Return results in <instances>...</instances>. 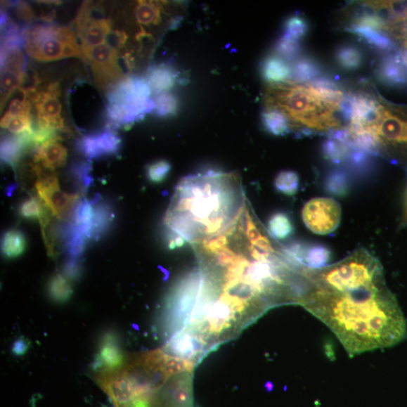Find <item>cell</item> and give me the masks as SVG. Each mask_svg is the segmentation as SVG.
<instances>
[{
	"label": "cell",
	"instance_id": "8d00e7d4",
	"mask_svg": "<svg viewBox=\"0 0 407 407\" xmlns=\"http://www.w3.org/2000/svg\"><path fill=\"white\" fill-rule=\"evenodd\" d=\"M93 214L92 202H89L86 198H83L75 207L70 221L77 225L90 224H92Z\"/></svg>",
	"mask_w": 407,
	"mask_h": 407
},
{
	"label": "cell",
	"instance_id": "7a4b0ae2",
	"mask_svg": "<svg viewBox=\"0 0 407 407\" xmlns=\"http://www.w3.org/2000/svg\"><path fill=\"white\" fill-rule=\"evenodd\" d=\"M247 202L238 173L186 176L176 187L164 223L172 233L194 245L224 232Z\"/></svg>",
	"mask_w": 407,
	"mask_h": 407
},
{
	"label": "cell",
	"instance_id": "f35d334b",
	"mask_svg": "<svg viewBox=\"0 0 407 407\" xmlns=\"http://www.w3.org/2000/svg\"><path fill=\"white\" fill-rule=\"evenodd\" d=\"M3 6L6 9L9 7L14 8L17 17L24 20V22H33V20L37 18L33 8L26 2H4V4H2V7Z\"/></svg>",
	"mask_w": 407,
	"mask_h": 407
},
{
	"label": "cell",
	"instance_id": "60d3db41",
	"mask_svg": "<svg viewBox=\"0 0 407 407\" xmlns=\"http://www.w3.org/2000/svg\"><path fill=\"white\" fill-rule=\"evenodd\" d=\"M27 349V342L23 339H20L14 343L13 351L17 356H20V354H25Z\"/></svg>",
	"mask_w": 407,
	"mask_h": 407
},
{
	"label": "cell",
	"instance_id": "ac0fdd59",
	"mask_svg": "<svg viewBox=\"0 0 407 407\" xmlns=\"http://www.w3.org/2000/svg\"><path fill=\"white\" fill-rule=\"evenodd\" d=\"M264 80L271 84L287 82L291 77V67L286 60L278 56L266 58L261 67Z\"/></svg>",
	"mask_w": 407,
	"mask_h": 407
},
{
	"label": "cell",
	"instance_id": "5bb4252c",
	"mask_svg": "<svg viewBox=\"0 0 407 407\" xmlns=\"http://www.w3.org/2000/svg\"><path fill=\"white\" fill-rule=\"evenodd\" d=\"M61 138L41 144L34 150V162L54 171L64 166L67 160V150L60 142Z\"/></svg>",
	"mask_w": 407,
	"mask_h": 407
},
{
	"label": "cell",
	"instance_id": "7c38bea8",
	"mask_svg": "<svg viewBox=\"0 0 407 407\" xmlns=\"http://www.w3.org/2000/svg\"><path fill=\"white\" fill-rule=\"evenodd\" d=\"M127 364L119 346L118 337L112 332H108L102 337L93 369L98 373L122 369Z\"/></svg>",
	"mask_w": 407,
	"mask_h": 407
},
{
	"label": "cell",
	"instance_id": "8fae6325",
	"mask_svg": "<svg viewBox=\"0 0 407 407\" xmlns=\"http://www.w3.org/2000/svg\"><path fill=\"white\" fill-rule=\"evenodd\" d=\"M26 67L27 60L22 50L10 51L1 57V108L25 82Z\"/></svg>",
	"mask_w": 407,
	"mask_h": 407
},
{
	"label": "cell",
	"instance_id": "83f0119b",
	"mask_svg": "<svg viewBox=\"0 0 407 407\" xmlns=\"http://www.w3.org/2000/svg\"><path fill=\"white\" fill-rule=\"evenodd\" d=\"M91 160L77 161L71 164L69 170L70 175L80 192H86L93 182V177L91 175Z\"/></svg>",
	"mask_w": 407,
	"mask_h": 407
},
{
	"label": "cell",
	"instance_id": "d6a6232c",
	"mask_svg": "<svg viewBox=\"0 0 407 407\" xmlns=\"http://www.w3.org/2000/svg\"><path fill=\"white\" fill-rule=\"evenodd\" d=\"M307 20L299 15L289 17L284 25V36L299 41L309 32Z\"/></svg>",
	"mask_w": 407,
	"mask_h": 407
},
{
	"label": "cell",
	"instance_id": "4dcf8cb0",
	"mask_svg": "<svg viewBox=\"0 0 407 407\" xmlns=\"http://www.w3.org/2000/svg\"><path fill=\"white\" fill-rule=\"evenodd\" d=\"M275 187L278 192L286 195H295L299 190V177L293 171L280 172L275 181Z\"/></svg>",
	"mask_w": 407,
	"mask_h": 407
},
{
	"label": "cell",
	"instance_id": "b9f144b4",
	"mask_svg": "<svg viewBox=\"0 0 407 407\" xmlns=\"http://www.w3.org/2000/svg\"><path fill=\"white\" fill-rule=\"evenodd\" d=\"M401 225L403 226H407V186L406 188V191L404 194V205H403V214Z\"/></svg>",
	"mask_w": 407,
	"mask_h": 407
},
{
	"label": "cell",
	"instance_id": "4fadbf2b",
	"mask_svg": "<svg viewBox=\"0 0 407 407\" xmlns=\"http://www.w3.org/2000/svg\"><path fill=\"white\" fill-rule=\"evenodd\" d=\"M379 80L385 86L401 88L407 84V70L401 55L384 57L377 69Z\"/></svg>",
	"mask_w": 407,
	"mask_h": 407
},
{
	"label": "cell",
	"instance_id": "cb8c5ba5",
	"mask_svg": "<svg viewBox=\"0 0 407 407\" xmlns=\"http://www.w3.org/2000/svg\"><path fill=\"white\" fill-rule=\"evenodd\" d=\"M267 231L271 238L285 240L294 234L295 226L288 214L277 212L269 218Z\"/></svg>",
	"mask_w": 407,
	"mask_h": 407
},
{
	"label": "cell",
	"instance_id": "277c9868",
	"mask_svg": "<svg viewBox=\"0 0 407 407\" xmlns=\"http://www.w3.org/2000/svg\"><path fill=\"white\" fill-rule=\"evenodd\" d=\"M151 91L147 79L128 77L108 93V103L117 104L124 113V127L143 119L146 113L154 111L155 102L150 98Z\"/></svg>",
	"mask_w": 407,
	"mask_h": 407
},
{
	"label": "cell",
	"instance_id": "d4e9b609",
	"mask_svg": "<svg viewBox=\"0 0 407 407\" xmlns=\"http://www.w3.org/2000/svg\"><path fill=\"white\" fill-rule=\"evenodd\" d=\"M47 291L51 299L58 304H65L74 293L70 280L60 273H57L50 278Z\"/></svg>",
	"mask_w": 407,
	"mask_h": 407
},
{
	"label": "cell",
	"instance_id": "e575fe53",
	"mask_svg": "<svg viewBox=\"0 0 407 407\" xmlns=\"http://www.w3.org/2000/svg\"><path fill=\"white\" fill-rule=\"evenodd\" d=\"M354 25L367 27L380 32L389 31L391 32L392 26L384 17L378 14L370 13H363L353 20Z\"/></svg>",
	"mask_w": 407,
	"mask_h": 407
},
{
	"label": "cell",
	"instance_id": "d590c367",
	"mask_svg": "<svg viewBox=\"0 0 407 407\" xmlns=\"http://www.w3.org/2000/svg\"><path fill=\"white\" fill-rule=\"evenodd\" d=\"M275 51L278 57L285 60L297 59L301 52V45L299 41L283 35L276 41Z\"/></svg>",
	"mask_w": 407,
	"mask_h": 407
},
{
	"label": "cell",
	"instance_id": "ffe728a7",
	"mask_svg": "<svg viewBox=\"0 0 407 407\" xmlns=\"http://www.w3.org/2000/svg\"><path fill=\"white\" fill-rule=\"evenodd\" d=\"M348 30L380 50L391 51L395 49L394 41L388 36L380 32V31L354 25H351Z\"/></svg>",
	"mask_w": 407,
	"mask_h": 407
},
{
	"label": "cell",
	"instance_id": "74e56055",
	"mask_svg": "<svg viewBox=\"0 0 407 407\" xmlns=\"http://www.w3.org/2000/svg\"><path fill=\"white\" fill-rule=\"evenodd\" d=\"M172 169L171 164L166 160L153 162L148 167V177L153 183H160L168 176Z\"/></svg>",
	"mask_w": 407,
	"mask_h": 407
},
{
	"label": "cell",
	"instance_id": "2e32d148",
	"mask_svg": "<svg viewBox=\"0 0 407 407\" xmlns=\"http://www.w3.org/2000/svg\"><path fill=\"white\" fill-rule=\"evenodd\" d=\"M93 207L91 240H99L111 228L114 219L112 205L106 202H91Z\"/></svg>",
	"mask_w": 407,
	"mask_h": 407
},
{
	"label": "cell",
	"instance_id": "ba28073f",
	"mask_svg": "<svg viewBox=\"0 0 407 407\" xmlns=\"http://www.w3.org/2000/svg\"><path fill=\"white\" fill-rule=\"evenodd\" d=\"M36 190L38 198L51 215L60 220L71 217L81 198L79 193L69 194L61 191L58 177L54 172L51 171L46 172L38 177Z\"/></svg>",
	"mask_w": 407,
	"mask_h": 407
},
{
	"label": "cell",
	"instance_id": "836d02e7",
	"mask_svg": "<svg viewBox=\"0 0 407 407\" xmlns=\"http://www.w3.org/2000/svg\"><path fill=\"white\" fill-rule=\"evenodd\" d=\"M1 127L15 135L33 133V119L31 115L11 118L2 117Z\"/></svg>",
	"mask_w": 407,
	"mask_h": 407
},
{
	"label": "cell",
	"instance_id": "44dd1931",
	"mask_svg": "<svg viewBox=\"0 0 407 407\" xmlns=\"http://www.w3.org/2000/svg\"><path fill=\"white\" fill-rule=\"evenodd\" d=\"M27 246L26 237L18 229H10L4 233L1 246L4 257L8 259L17 258L25 253Z\"/></svg>",
	"mask_w": 407,
	"mask_h": 407
},
{
	"label": "cell",
	"instance_id": "603a6c76",
	"mask_svg": "<svg viewBox=\"0 0 407 407\" xmlns=\"http://www.w3.org/2000/svg\"><path fill=\"white\" fill-rule=\"evenodd\" d=\"M351 150L350 141H343L329 137L322 146L323 157L334 164L347 160Z\"/></svg>",
	"mask_w": 407,
	"mask_h": 407
},
{
	"label": "cell",
	"instance_id": "e0dca14e",
	"mask_svg": "<svg viewBox=\"0 0 407 407\" xmlns=\"http://www.w3.org/2000/svg\"><path fill=\"white\" fill-rule=\"evenodd\" d=\"M291 76L296 82L306 84L323 76V68L319 63L311 57H300L291 67Z\"/></svg>",
	"mask_w": 407,
	"mask_h": 407
},
{
	"label": "cell",
	"instance_id": "484cf974",
	"mask_svg": "<svg viewBox=\"0 0 407 407\" xmlns=\"http://www.w3.org/2000/svg\"><path fill=\"white\" fill-rule=\"evenodd\" d=\"M335 57L338 65L347 70H356L363 63L361 50L354 45H344L339 47Z\"/></svg>",
	"mask_w": 407,
	"mask_h": 407
},
{
	"label": "cell",
	"instance_id": "f546056e",
	"mask_svg": "<svg viewBox=\"0 0 407 407\" xmlns=\"http://www.w3.org/2000/svg\"><path fill=\"white\" fill-rule=\"evenodd\" d=\"M49 211L39 198L30 197L20 204L18 212L20 217L28 220H38L39 221Z\"/></svg>",
	"mask_w": 407,
	"mask_h": 407
},
{
	"label": "cell",
	"instance_id": "7402d4cb",
	"mask_svg": "<svg viewBox=\"0 0 407 407\" xmlns=\"http://www.w3.org/2000/svg\"><path fill=\"white\" fill-rule=\"evenodd\" d=\"M262 122L266 131L274 136H284L291 130L288 117L283 112L266 108L262 113Z\"/></svg>",
	"mask_w": 407,
	"mask_h": 407
},
{
	"label": "cell",
	"instance_id": "6da1fadb",
	"mask_svg": "<svg viewBox=\"0 0 407 407\" xmlns=\"http://www.w3.org/2000/svg\"><path fill=\"white\" fill-rule=\"evenodd\" d=\"M302 275L299 305L325 323L350 356L392 347L406 337L399 302L368 250L358 248L335 264L307 267Z\"/></svg>",
	"mask_w": 407,
	"mask_h": 407
},
{
	"label": "cell",
	"instance_id": "9a60e30c",
	"mask_svg": "<svg viewBox=\"0 0 407 407\" xmlns=\"http://www.w3.org/2000/svg\"><path fill=\"white\" fill-rule=\"evenodd\" d=\"M179 77L177 72L171 65L159 64L150 67L147 80L151 91L160 95L170 91L176 84Z\"/></svg>",
	"mask_w": 407,
	"mask_h": 407
},
{
	"label": "cell",
	"instance_id": "3957f363",
	"mask_svg": "<svg viewBox=\"0 0 407 407\" xmlns=\"http://www.w3.org/2000/svg\"><path fill=\"white\" fill-rule=\"evenodd\" d=\"M265 101L266 108L283 112L289 119L291 129L296 127L304 136L317 131L329 134L343 127L336 116L340 109L321 99L308 83L287 81L270 84Z\"/></svg>",
	"mask_w": 407,
	"mask_h": 407
},
{
	"label": "cell",
	"instance_id": "f1b7e54d",
	"mask_svg": "<svg viewBox=\"0 0 407 407\" xmlns=\"http://www.w3.org/2000/svg\"><path fill=\"white\" fill-rule=\"evenodd\" d=\"M154 113L160 118H169L174 116L179 109V101L172 93H160L155 98Z\"/></svg>",
	"mask_w": 407,
	"mask_h": 407
},
{
	"label": "cell",
	"instance_id": "9c48e42d",
	"mask_svg": "<svg viewBox=\"0 0 407 407\" xmlns=\"http://www.w3.org/2000/svg\"><path fill=\"white\" fill-rule=\"evenodd\" d=\"M96 6L91 2L82 4L75 20L76 30L81 39L82 50L105 44L111 32V20L106 18H92Z\"/></svg>",
	"mask_w": 407,
	"mask_h": 407
},
{
	"label": "cell",
	"instance_id": "8992f818",
	"mask_svg": "<svg viewBox=\"0 0 407 407\" xmlns=\"http://www.w3.org/2000/svg\"><path fill=\"white\" fill-rule=\"evenodd\" d=\"M82 51L101 91L108 93L124 78L118 63V51L114 47L104 44Z\"/></svg>",
	"mask_w": 407,
	"mask_h": 407
},
{
	"label": "cell",
	"instance_id": "52a82bcc",
	"mask_svg": "<svg viewBox=\"0 0 407 407\" xmlns=\"http://www.w3.org/2000/svg\"><path fill=\"white\" fill-rule=\"evenodd\" d=\"M342 208L332 198H313L302 207V218L306 227L313 233L329 235L339 227L341 222Z\"/></svg>",
	"mask_w": 407,
	"mask_h": 407
},
{
	"label": "cell",
	"instance_id": "ab89813d",
	"mask_svg": "<svg viewBox=\"0 0 407 407\" xmlns=\"http://www.w3.org/2000/svg\"><path fill=\"white\" fill-rule=\"evenodd\" d=\"M82 270L81 258L67 257L63 266V275L70 280H75L81 276Z\"/></svg>",
	"mask_w": 407,
	"mask_h": 407
},
{
	"label": "cell",
	"instance_id": "1f68e13d",
	"mask_svg": "<svg viewBox=\"0 0 407 407\" xmlns=\"http://www.w3.org/2000/svg\"><path fill=\"white\" fill-rule=\"evenodd\" d=\"M135 15L140 24H158L160 20V7L152 2H138L135 8Z\"/></svg>",
	"mask_w": 407,
	"mask_h": 407
},
{
	"label": "cell",
	"instance_id": "5b68a950",
	"mask_svg": "<svg viewBox=\"0 0 407 407\" xmlns=\"http://www.w3.org/2000/svg\"><path fill=\"white\" fill-rule=\"evenodd\" d=\"M59 27L52 23L25 26L23 35L27 53L39 61H54L65 58V44L60 37Z\"/></svg>",
	"mask_w": 407,
	"mask_h": 407
},
{
	"label": "cell",
	"instance_id": "d6986e66",
	"mask_svg": "<svg viewBox=\"0 0 407 407\" xmlns=\"http://www.w3.org/2000/svg\"><path fill=\"white\" fill-rule=\"evenodd\" d=\"M28 149L20 135H8L1 141L2 161L15 169Z\"/></svg>",
	"mask_w": 407,
	"mask_h": 407
},
{
	"label": "cell",
	"instance_id": "30bf717a",
	"mask_svg": "<svg viewBox=\"0 0 407 407\" xmlns=\"http://www.w3.org/2000/svg\"><path fill=\"white\" fill-rule=\"evenodd\" d=\"M122 147V139L112 130L82 136L76 142V149L88 160L117 155Z\"/></svg>",
	"mask_w": 407,
	"mask_h": 407
},
{
	"label": "cell",
	"instance_id": "4316f807",
	"mask_svg": "<svg viewBox=\"0 0 407 407\" xmlns=\"http://www.w3.org/2000/svg\"><path fill=\"white\" fill-rule=\"evenodd\" d=\"M325 186L328 193L334 196H345L350 190L349 174L342 170H333L326 177Z\"/></svg>",
	"mask_w": 407,
	"mask_h": 407
}]
</instances>
